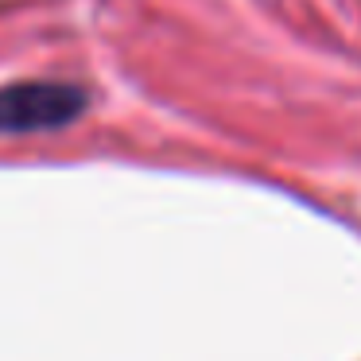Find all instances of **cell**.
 <instances>
[{
    "label": "cell",
    "instance_id": "1",
    "mask_svg": "<svg viewBox=\"0 0 361 361\" xmlns=\"http://www.w3.org/2000/svg\"><path fill=\"white\" fill-rule=\"evenodd\" d=\"M86 109V94L71 82H16L0 90V133L63 128Z\"/></svg>",
    "mask_w": 361,
    "mask_h": 361
}]
</instances>
